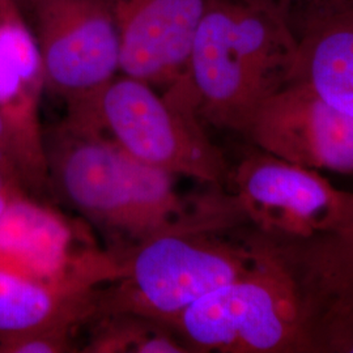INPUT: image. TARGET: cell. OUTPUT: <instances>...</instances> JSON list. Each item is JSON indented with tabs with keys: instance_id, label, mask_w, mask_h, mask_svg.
Here are the masks:
<instances>
[{
	"instance_id": "cell-16",
	"label": "cell",
	"mask_w": 353,
	"mask_h": 353,
	"mask_svg": "<svg viewBox=\"0 0 353 353\" xmlns=\"http://www.w3.org/2000/svg\"><path fill=\"white\" fill-rule=\"evenodd\" d=\"M106 322L87 352L182 353L190 352L185 343L160 328L148 327L140 316L108 314Z\"/></svg>"
},
{
	"instance_id": "cell-12",
	"label": "cell",
	"mask_w": 353,
	"mask_h": 353,
	"mask_svg": "<svg viewBox=\"0 0 353 353\" xmlns=\"http://www.w3.org/2000/svg\"><path fill=\"white\" fill-rule=\"evenodd\" d=\"M110 268L48 279L0 258V338L42 328L72 327L93 307L92 288L112 280Z\"/></svg>"
},
{
	"instance_id": "cell-8",
	"label": "cell",
	"mask_w": 353,
	"mask_h": 353,
	"mask_svg": "<svg viewBox=\"0 0 353 353\" xmlns=\"http://www.w3.org/2000/svg\"><path fill=\"white\" fill-rule=\"evenodd\" d=\"M51 161L61 189L77 210L102 227L130 236L125 153L85 109L68 108L63 144Z\"/></svg>"
},
{
	"instance_id": "cell-18",
	"label": "cell",
	"mask_w": 353,
	"mask_h": 353,
	"mask_svg": "<svg viewBox=\"0 0 353 353\" xmlns=\"http://www.w3.org/2000/svg\"><path fill=\"white\" fill-rule=\"evenodd\" d=\"M250 1L261 6L262 8H265L267 11L276 13L287 21V17H288L290 11H293L294 8H297L303 4H306L309 1H313V0H250Z\"/></svg>"
},
{
	"instance_id": "cell-13",
	"label": "cell",
	"mask_w": 353,
	"mask_h": 353,
	"mask_svg": "<svg viewBox=\"0 0 353 353\" xmlns=\"http://www.w3.org/2000/svg\"><path fill=\"white\" fill-rule=\"evenodd\" d=\"M0 258L48 279L113 267V259L85 252L74 255L72 232L49 208L16 195L0 216Z\"/></svg>"
},
{
	"instance_id": "cell-4",
	"label": "cell",
	"mask_w": 353,
	"mask_h": 353,
	"mask_svg": "<svg viewBox=\"0 0 353 353\" xmlns=\"http://www.w3.org/2000/svg\"><path fill=\"white\" fill-rule=\"evenodd\" d=\"M79 101L134 159L216 186L227 179L225 159L201 126L198 102L188 84L160 96L144 81L114 77L99 93Z\"/></svg>"
},
{
	"instance_id": "cell-19",
	"label": "cell",
	"mask_w": 353,
	"mask_h": 353,
	"mask_svg": "<svg viewBox=\"0 0 353 353\" xmlns=\"http://www.w3.org/2000/svg\"><path fill=\"white\" fill-rule=\"evenodd\" d=\"M0 159H6L13 164L11 157V145H10V137L6 121L3 115L0 114Z\"/></svg>"
},
{
	"instance_id": "cell-11",
	"label": "cell",
	"mask_w": 353,
	"mask_h": 353,
	"mask_svg": "<svg viewBox=\"0 0 353 353\" xmlns=\"http://www.w3.org/2000/svg\"><path fill=\"white\" fill-rule=\"evenodd\" d=\"M287 21L297 41L290 81L353 117V0H313Z\"/></svg>"
},
{
	"instance_id": "cell-21",
	"label": "cell",
	"mask_w": 353,
	"mask_h": 353,
	"mask_svg": "<svg viewBox=\"0 0 353 353\" xmlns=\"http://www.w3.org/2000/svg\"><path fill=\"white\" fill-rule=\"evenodd\" d=\"M20 6H21V8L24 10V12L28 13V11L32 8V6L37 1V0H16Z\"/></svg>"
},
{
	"instance_id": "cell-10",
	"label": "cell",
	"mask_w": 353,
	"mask_h": 353,
	"mask_svg": "<svg viewBox=\"0 0 353 353\" xmlns=\"http://www.w3.org/2000/svg\"><path fill=\"white\" fill-rule=\"evenodd\" d=\"M45 74L37 37L16 0H0V114L11 157L23 181L38 183L46 156L38 125V101Z\"/></svg>"
},
{
	"instance_id": "cell-1",
	"label": "cell",
	"mask_w": 353,
	"mask_h": 353,
	"mask_svg": "<svg viewBox=\"0 0 353 353\" xmlns=\"http://www.w3.org/2000/svg\"><path fill=\"white\" fill-rule=\"evenodd\" d=\"M297 41L288 23L250 0H210L190 52L198 113L246 134L263 102L290 83Z\"/></svg>"
},
{
	"instance_id": "cell-20",
	"label": "cell",
	"mask_w": 353,
	"mask_h": 353,
	"mask_svg": "<svg viewBox=\"0 0 353 353\" xmlns=\"http://www.w3.org/2000/svg\"><path fill=\"white\" fill-rule=\"evenodd\" d=\"M21 194L20 188H14V189L0 190V216L6 211V208L8 207V204L11 203L13 198L16 195Z\"/></svg>"
},
{
	"instance_id": "cell-6",
	"label": "cell",
	"mask_w": 353,
	"mask_h": 353,
	"mask_svg": "<svg viewBox=\"0 0 353 353\" xmlns=\"http://www.w3.org/2000/svg\"><path fill=\"white\" fill-rule=\"evenodd\" d=\"M28 13L45 84L74 102L113 80L119 71L121 37L108 0H37Z\"/></svg>"
},
{
	"instance_id": "cell-15",
	"label": "cell",
	"mask_w": 353,
	"mask_h": 353,
	"mask_svg": "<svg viewBox=\"0 0 353 353\" xmlns=\"http://www.w3.org/2000/svg\"><path fill=\"white\" fill-rule=\"evenodd\" d=\"M300 297L310 353H353V292L300 290Z\"/></svg>"
},
{
	"instance_id": "cell-14",
	"label": "cell",
	"mask_w": 353,
	"mask_h": 353,
	"mask_svg": "<svg viewBox=\"0 0 353 353\" xmlns=\"http://www.w3.org/2000/svg\"><path fill=\"white\" fill-rule=\"evenodd\" d=\"M276 243L301 284L353 292V217L335 232Z\"/></svg>"
},
{
	"instance_id": "cell-5",
	"label": "cell",
	"mask_w": 353,
	"mask_h": 353,
	"mask_svg": "<svg viewBox=\"0 0 353 353\" xmlns=\"http://www.w3.org/2000/svg\"><path fill=\"white\" fill-rule=\"evenodd\" d=\"M233 185L245 220L272 239L309 240L353 217V192L335 188L318 170L265 151L242 160Z\"/></svg>"
},
{
	"instance_id": "cell-3",
	"label": "cell",
	"mask_w": 353,
	"mask_h": 353,
	"mask_svg": "<svg viewBox=\"0 0 353 353\" xmlns=\"http://www.w3.org/2000/svg\"><path fill=\"white\" fill-rule=\"evenodd\" d=\"M220 232L181 229L140 242L122 263L118 285L102 299L106 314L173 325L191 303L249 272L258 259L254 234L243 245Z\"/></svg>"
},
{
	"instance_id": "cell-17",
	"label": "cell",
	"mask_w": 353,
	"mask_h": 353,
	"mask_svg": "<svg viewBox=\"0 0 353 353\" xmlns=\"http://www.w3.org/2000/svg\"><path fill=\"white\" fill-rule=\"evenodd\" d=\"M68 327L42 328L0 338V353H61L71 351Z\"/></svg>"
},
{
	"instance_id": "cell-9",
	"label": "cell",
	"mask_w": 353,
	"mask_h": 353,
	"mask_svg": "<svg viewBox=\"0 0 353 353\" xmlns=\"http://www.w3.org/2000/svg\"><path fill=\"white\" fill-rule=\"evenodd\" d=\"M123 75L166 89L189 81L190 52L210 0H108Z\"/></svg>"
},
{
	"instance_id": "cell-7",
	"label": "cell",
	"mask_w": 353,
	"mask_h": 353,
	"mask_svg": "<svg viewBox=\"0 0 353 353\" xmlns=\"http://www.w3.org/2000/svg\"><path fill=\"white\" fill-rule=\"evenodd\" d=\"M246 135L285 161L353 174V117L303 83L290 81L267 99Z\"/></svg>"
},
{
	"instance_id": "cell-2",
	"label": "cell",
	"mask_w": 353,
	"mask_h": 353,
	"mask_svg": "<svg viewBox=\"0 0 353 353\" xmlns=\"http://www.w3.org/2000/svg\"><path fill=\"white\" fill-rule=\"evenodd\" d=\"M249 272L183 310L173 327L190 352L310 353L296 278L268 236L254 234Z\"/></svg>"
}]
</instances>
